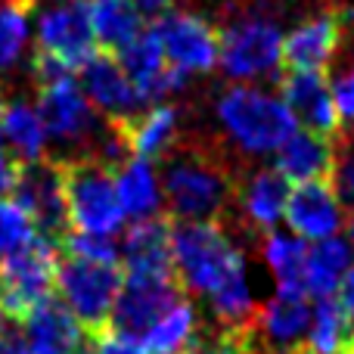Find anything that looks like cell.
<instances>
[{
    "label": "cell",
    "instance_id": "cell-43",
    "mask_svg": "<svg viewBox=\"0 0 354 354\" xmlns=\"http://www.w3.org/2000/svg\"><path fill=\"white\" fill-rule=\"evenodd\" d=\"M3 324H6V314L0 311V342H3Z\"/></svg>",
    "mask_w": 354,
    "mask_h": 354
},
{
    "label": "cell",
    "instance_id": "cell-7",
    "mask_svg": "<svg viewBox=\"0 0 354 354\" xmlns=\"http://www.w3.org/2000/svg\"><path fill=\"white\" fill-rule=\"evenodd\" d=\"M122 280L124 270L118 264L78 261V258H59V270H56V289L87 336L109 330L112 305L118 299Z\"/></svg>",
    "mask_w": 354,
    "mask_h": 354
},
{
    "label": "cell",
    "instance_id": "cell-21",
    "mask_svg": "<svg viewBox=\"0 0 354 354\" xmlns=\"http://www.w3.org/2000/svg\"><path fill=\"white\" fill-rule=\"evenodd\" d=\"M124 274H174L171 261V221L168 218H143L124 236Z\"/></svg>",
    "mask_w": 354,
    "mask_h": 354
},
{
    "label": "cell",
    "instance_id": "cell-23",
    "mask_svg": "<svg viewBox=\"0 0 354 354\" xmlns=\"http://www.w3.org/2000/svg\"><path fill=\"white\" fill-rule=\"evenodd\" d=\"M115 193L122 202L124 218H156L162 208V183L156 174L153 162L147 159H128L124 165H118L115 171Z\"/></svg>",
    "mask_w": 354,
    "mask_h": 354
},
{
    "label": "cell",
    "instance_id": "cell-13",
    "mask_svg": "<svg viewBox=\"0 0 354 354\" xmlns=\"http://www.w3.org/2000/svg\"><path fill=\"white\" fill-rule=\"evenodd\" d=\"M283 221L289 224V233L301 236L305 243L339 236L345 227V208L333 180H308L289 189Z\"/></svg>",
    "mask_w": 354,
    "mask_h": 354
},
{
    "label": "cell",
    "instance_id": "cell-19",
    "mask_svg": "<svg viewBox=\"0 0 354 354\" xmlns=\"http://www.w3.org/2000/svg\"><path fill=\"white\" fill-rule=\"evenodd\" d=\"M336 165V140L314 131H292L289 140L274 153V168L286 180H330Z\"/></svg>",
    "mask_w": 354,
    "mask_h": 354
},
{
    "label": "cell",
    "instance_id": "cell-3",
    "mask_svg": "<svg viewBox=\"0 0 354 354\" xmlns=\"http://www.w3.org/2000/svg\"><path fill=\"white\" fill-rule=\"evenodd\" d=\"M214 115L230 143L245 156H274L295 131L289 106L255 84L227 87L214 103Z\"/></svg>",
    "mask_w": 354,
    "mask_h": 354
},
{
    "label": "cell",
    "instance_id": "cell-42",
    "mask_svg": "<svg viewBox=\"0 0 354 354\" xmlns=\"http://www.w3.org/2000/svg\"><path fill=\"white\" fill-rule=\"evenodd\" d=\"M348 236H351V249H354V212H351V221H348Z\"/></svg>",
    "mask_w": 354,
    "mask_h": 354
},
{
    "label": "cell",
    "instance_id": "cell-35",
    "mask_svg": "<svg viewBox=\"0 0 354 354\" xmlns=\"http://www.w3.org/2000/svg\"><path fill=\"white\" fill-rule=\"evenodd\" d=\"M91 342H93V354H147L140 339L124 336V333H115V330L97 333V336H91Z\"/></svg>",
    "mask_w": 354,
    "mask_h": 354
},
{
    "label": "cell",
    "instance_id": "cell-1",
    "mask_svg": "<svg viewBox=\"0 0 354 354\" xmlns=\"http://www.w3.org/2000/svg\"><path fill=\"white\" fill-rule=\"evenodd\" d=\"M162 199L177 221H218L236 199V180L224 156L193 143H174L162 174Z\"/></svg>",
    "mask_w": 354,
    "mask_h": 354
},
{
    "label": "cell",
    "instance_id": "cell-18",
    "mask_svg": "<svg viewBox=\"0 0 354 354\" xmlns=\"http://www.w3.org/2000/svg\"><path fill=\"white\" fill-rule=\"evenodd\" d=\"M22 336L28 354H72L84 339V326L66 301L50 295L22 317Z\"/></svg>",
    "mask_w": 354,
    "mask_h": 354
},
{
    "label": "cell",
    "instance_id": "cell-15",
    "mask_svg": "<svg viewBox=\"0 0 354 354\" xmlns=\"http://www.w3.org/2000/svg\"><path fill=\"white\" fill-rule=\"evenodd\" d=\"M345 35V19L336 10H320L283 35V62L299 72H326Z\"/></svg>",
    "mask_w": 354,
    "mask_h": 354
},
{
    "label": "cell",
    "instance_id": "cell-40",
    "mask_svg": "<svg viewBox=\"0 0 354 354\" xmlns=\"http://www.w3.org/2000/svg\"><path fill=\"white\" fill-rule=\"evenodd\" d=\"M0 354H28V348L19 342H0Z\"/></svg>",
    "mask_w": 354,
    "mask_h": 354
},
{
    "label": "cell",
    "instance_id": "cell-44",
    "mask_svg": "<svg viewBox=\"0 0 354 354\" xmlns=\"http://www.w3.org/2000/svg\"><path fill=\"white\" fill-rule=\"evenodd\" d=\"M345 354H354V348H351V351H345Z\"/></svg>",
    "mask_w": 354,
    "mask_h": 354
},
{
    "label": "cell",
    "instance_id": "cell-4",
    "mask_svg": "<svg viewBox=\"0 0 354 354\" xmlns=\"http://www.w3.org/2000/svg\"><path fill=\"white\" fill-rule=\"evenodd\" d=\"M62 199H66L68 230L115 236L124 224L122 202L115 193V174L97 156L59 162Z\"/></svg>",
    "mask_w": 354,
    "mask_h": 354
},
{
    "label": "cell",
    "instance_id": "cell-29",
    "mask_svg": "<svg viewBox=\"0 0 354 354\" xmlns=\"http://www.w3.org/2000/svg\"><path fill=\"white\" fill-rule=\"evenodd\" d=\"M193 339H196V311L187 299H180L143 333L140 345L153 354H183Z\"/></svg>",
    "mask_w": 354,
    "mask_h": 354
},
{
    "label": "cell",
    "instance_id": "cell-24",
    "mask_svg": "<svg viewBox=\"0 0 354 354\" xmlns=\"http://www.w3.org/2000/svg\"><path fill=\"white\" fill-rule=\"evenodd\" d=\"M348 268H351V245L339 236L320 239V243H314L308 249L301 289L311 299H333Z\"/></svg>",
    "mask_w": 354,
    "mask_h": 354
},
{
    "label": "cell",
    "instance_id": "cell-20",
    "mask_svg": "<svg viewBox=\"0 0 354 354\" xmlns=\"http://www.w3.org/2000/svg\"><path fill=\"white\" fill-rule=\"evenodd\" d=\"M289 199V180L277 168H261L236 187V205L245 224L268 233L283 221Z\"/></svg>",
    "mask_w": 354,
    "mask_h": 354
},
{
    "label": "cell",
    "instance_id": "cell-39",
    "mask_svg": "<svg viewBox=\"0 0 354 354\" xmlns=\"http://www.w3.org/2000/svg\"><path fill=\"white\" fill-rule=\"evenodd\" d=\"M171 3H174V0H134L137 12H140V16H149V19L165 16V12L171 10Z\"/></svg>",
    "mask_w": 354,
    "mask_h": 354
},
{
    "label": "cell",
    "instance_id": "cell-30",
    "mask_svg": "<svg viewBox=\"0 0 354 354\" xmlns=\"http://www.w3.org/2000/svg\"><path fill=\"white\" fill-rule=\"evenodd\" d=\"M35 0H3L0 3V72H10L28 44V25Z\"/></svg>",
    "mask_w": 354,
    "mask_h": 354
},
{
    "label": "cell",
    "instance_id": "cell-34",
    "mask_svg": "<svg viewBox=\"0 0 354 354\" xmlns=\"http://www.w3.org/2000/svg\"><path fill=\"white\" fill-rule=\"evenodd\" d=\"M333 187H336L342 205H354V140L345 147L336 143V165H333Z\"/></svg>",
    "mask_w": 354,
    "mask_h": 354
},
{
    "label": "cell",
    "instance_id": "cell-33",
    "mask_svg": "<svg viewBox=\"0 0 354 354\" xmlns=\"http://www.w3.org/2000/svg\"><path fill=\"white\" fill-rule=\"evenodd\" d=\"M183 354H258L249 326L243 330H221L214 336H196Z\"/></svg>",
    "mask_w": 354,
    "mask_h": 354
},
{
    "label": "cell",
    "instance_id": "cell-45",
    "mask_svg": "<svg viewBox=\"0 0 354 354\" xmlns=\"http://www.w3.org/2000/svg\"><path fill=\"white\" fill-rule=\"evenodd\" d=\"M351 348H354V345H351ZM351 348H348V351H351Z\"/></svg>",
    "mask_w": 354,
    "mask_h": 354
},
{
    "label": "cell",
    "instance_id": "cell-16",
    "mask_svg": "<svg viewBox=\"0 0 354 354\" xmlns=\"http://www.w3.org/2000/svg\"><path fill=\"white\" fill-rule=\"evenodd\" d=\"M280 100L289 106L295 122L305 124V131H314V134H324V137L339 134L342 118L336 112L333 87L324 72L289 68L286 75H280Z\"/></svg>",
    "mask_w": 354,
    "mask_h": 354
},
{
    "label": "cell",
    "instance_id": "cell-10",
    "mask_svg": "<svg viewBox=\"0 0 354 354\" xmlns=\"http://www.w3.org/2000/svg\"><path fill=\"white\" fill-rule=\"evenodd\" d=\"M12 199L28 212L35 221V230L47 239L59 243L62 233H68V214H66V199H62V174L59 162H28L22 165L12 189Z\"/></svg>",
    "mask_w": 354,
    "mask_h": 354
},
{
    "label": "cell",
    "instance_id": "cell-37",
    "mask_svg": "<svg viewBox=\"0 0 354 354\" xmlns=\"http://www.w3.org/2000/svg\"><path fill=\"white\" fill-rule=\"evenodd\" d=\"M19 171H22V162H16V156L3 149V103H0V196H12Z\"/></svg>",
    "mask_w": 354,
    "mask_h": 354
},
{
    "label": "cell",
    "instance_id": "cell-41",
    "mask_svg": "<svg viewBox=\"0 0 354 354\" xmlns=\"http://www.w3.org/2000/svg\"><path fill=\"white\" fill-rule=\"evenodd\" d=\"M72 354H93V342H87V339H81V345L75 348Z\"/></svg>",
    "mask_w": 354,
    "mask_h": 354
},
{
    "label": "cell",
    "instance_id": "cell-5",
    "mask_svg": "<svg viewBox=\"0 0 354 354\" xmlns=\"http://www.w3.org/2000/svg\"><path fill=\"white\" fill-rule=\"evenodd\" d=\"M277 12L255 10L249 16H236L218 31V66L227 78L258 81L274 78L283 66V31Z\"/></svg>",
    "mask_w": 354,
    "mask_h": 354
},
{
    "label": "cell",
    "instance_id": "cell-11",
    "mask_svg": "<svg viewBox=\"0 0 354 354\" xmlns=\"http://www.w3.org/2000/svg\"><path fill=\"white\" fill-rule=\"evenodd\" d=\"M37 50L56 56L72 72L84 66L97 53L87 0H68V3H56L44 10L37 19Z\"/></svg>",
    "mask_w": 354,
    "mask_h": 354
},
{
    "label": "cell",
    "instance_id": "cell-2",
    "mask_svg": "<svg viewBox=\"0 0 354 354\" xmlns=\"http://www.w3.org/2000/svg\"><path fill=\"white\" fill-rule=\"evenodd\" d=\"M171 261L183 289L218 295L245 277V258L218 221H171Z\"/></svg>",
    "mask_w": 354,
    "mask_h": 354
},
{
    "label": "cell",
    "instance_id": "cell-27",
    "mask_svg": "<svg viewBox=\"0 0 354 354\" xmlns=\"http://www.w3.org/2000/svg\"><path fill=\"white\" fill-rule=\"evenodd\" d=\"M261 258L268 264L270 277L277 280V289H301V274H305V258H308V243L301 236L283 230H268L261 243Z\"/></svg>",
    "mask_w": 354,
    "mask_h": 354
},
{
    "label": "cell",
    "instance_id": "cell-32",
    "mask_svg": "<svg viewBox=\"0 0 354 354\" xmlns=\"http://www.w3.org/2000/svg\"><path fill=\"white\" fill-rule=\"evenodd\" d=\"M62 258H78V261H100V264H115L118 249L112 243V236H97V233H78L68 230L62 233L59 243Z\"/></svg>",
    "mask_w": 354,
    "mask_h": 354
},
{
    "label": "cell",
    "instance_id": "cell-17",
    "mask_svg": "<svg viewBox=\"0 0 354 354\" xmlns=\"http://www.w3.org/2000/svg\"><path fill=\"white\" fill-rule=\"evenodd\" d=\"M118 62L128 72V78L134 81L143 103H159V100H165L168 93H174L187 81V75H180L174 66H168L165 53H162V44L153 28H143L118 53Z\"/></svg>",
    "mask_w": 354,
    "mask_h": 354
},
{
    "label": "cell",
    "instance_id": "cell-12",
    "mask_svg": "<svg viewBox=\"0 0 354 354\" xmlns=\"http://www.w3.org/2000/svg\"><path fill=\"white\" fill-rule=\"evenodd\" d=\"M78 72H81V91L97 109L106 112V122L124 124L134 115H140L143 106H147L115 53L97 50Z\"/></svg>",
    "mask_w": 354,
    "mask_h": 354
},
{
    "label": "cell",
    "instance_id": "cell-36",
    "mask_svg": "<svg viewBox=\"0 0 354 354\" xmlns=\"http://www.w3.org/2000/svg\"><path fill=\"white\" fill-rule=\"evenodd\" d=\"M333 100H336V112L342 122L354 124V66H348L336 81H333Z\"/></svg>",
    "mask_w": 354,
    "mask_h": 354
},
{
    "label": "cell",
    "instance_id": "cell-26",
    "mask_svg": "<svg viewBox=\"0 0 354 354\" xmlns=\"http://www.w3.org/2000/svg\"><path fill=\"white\" fill-rule=\"evenodd\" d=\"M354 345V326L336 299H317L311 308L305 354H345Z\"/></svg>",
    "mask_w": 354,
    "mask_h": 354
},
{
    "label": "cell",
    "instance_id": "cell-22",
    "mask_svg": "<svg viewBox=\"0 0 354 354\" xmlns=\"http://www.w3.org/2000/svg\"><path fill=\"white\" fill-rule=\"evenodd\" d=\"M115 128L124 134L134 159L153 162L174 149L177 134H180V109L165 106V103H153L149 109H143L140 115H134L124 124H115Z\"/></svg>",
    "mask_w": 354,
    "mask_h": 354
},
{
    "label": "cell",
    "instance_id": "cell-9",
    "mask_svg": "<svg viewBox=\"0 0 354 354\" xmlns=\"http://www.w3.org/2000/svg\"><path fill=\"white\" fill-rule=\"evenodd\" d=\"M153 31L168 66H174L180 75L212 72L218 66V28L199 12L168 10L156 19Z\"/></svg>",
    "mask_w": 354,
    "mask_h": 354
},
{
    "label": "cell",
    "instance_id": "cell-38",
    "mask_svg": "<svg viewBox=\"0 0 354 354\" xmlns=\"http://www.w3.org/2000/svg\"><path fill=\"white\" fill-rule=\"evenodd\" d=\"M336 301H339V308H342V314L348 317V324L354 326V261H351V268L345 270L342 283H339Z\"/></svg>",
    "mask_w": 354,
    "mask_h": 354
},
{
    "label": "cell",
    "instance_id": "cell-14",
    "mask_svg": "<svg viewBox=\"0 0 354 354\" xmlns=\"http://www.w3.org/2000/svg\"><path fill=\"white\" fill-rule=\"evenodd\" d=\"M37 115L47 128V137L59 143H84L97 128L93 106L75 81V75L44 84L37 91Z\"/></svg>",
    "mask_w": 354,
    "mask_h": 354
},
{
    "label": "cell",
    "instance_id": "cell-28",
    "mask_svg": "<svg viewBox=\"0 0 354 354\" xmlns=\"http://www.w3.org/2000/svg\"><path fill=\"white\" fill-rule=\"evenodd\" d=\"M3 137L10 140L16 162L28 165V162L44 159L47 149V128H44L37 109L25 103H10L3 106Z\"/></svg>",
    "mask_w": 354,
    "mask_h": 354
},
{
    "label": "cell",
    "instance_id": "cell-25",
    "mask_svg": "<svg viewBox=\"0 0 354 354\" xmlns=\"http://www.w3.org/2000/svg\"><path fill=\"white\" fill-rule=\"evenodd\" d=\"M87 12L93 37L106 53L118 56L143 31V16L137 12L134 0H87Z\"/></svg>",
    "mask_w": 354,
    "mask_h": 354
},
{
    "label": "cell",
    "instance_id": "cell-8",
    "mask_svg": "<svg viewBox=\"0 0 354 354\" xmlns=\"http://www.w3.org/2000/svg\"><path fill=\"white\" fill-rule=\"evenodd\" d=\"M180 299L183 286L177 280V274H124L118 299L112 305L109 330L143 339V333Z\"/></svg>",
    "mask_w": 354,
    "mask_h": 354
},
{
    "label": "cell",
    "instance_id": "cell-31",
    "mask_svg": "<svg viewBox=\"0 0 354 354\" xmlns=\"http://www.w3.org/2000/svg\"><path fill=\"white\" fill-rule=\"evenodd\" d=\"M35 236L37 230H35V221L28 218V212L16 199L0 196V258L12 255V252L22 249Z\"/></svg>",
    "mask_w": 354,
    "mask_h": 354
},
{
    "label": "cell",
    "instance_id": "cell-6",
    "mask_svg": "<svg viewBox=\"0 0 354 354\" xmlns=\"http://www.w3.org/2000/svg\"><path fill=\"white\" fill-rule=\"evenodd\" d=\"M59 245L37 233L31 243L0 258V311L22 320L35 305L56 292L59 270Z\"/></svg>",
    "mask_w": 354,
    "mask_h": 354
}]
</instances>
